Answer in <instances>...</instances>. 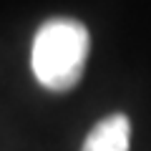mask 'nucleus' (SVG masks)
<instances>
[{"label": "nucleus", "instance_id": "2", "mask_svg": "<svg viewBox=\"0 0 151 151\" xmlns=\"http://www.w3.org/2000/svg\"><path fill=\"white\" fill-rule=\"evenodd\" d=\"M131 124L124 113H111L101 119L86 136L81 151H129Z\"/></svg>", "mask_w": 151, "mask_h": 151}, {"label": "nucleus", "instance_id": "1", "mask_svg": "<svg viewBox=\"0 0 151 151\" xmlns=\"http://www.w3.org/2000/svg\"><path fill=\"white\" fill-rule=\"evenodd\" d=\"M91 35L86 25L70 18H53L38 28L33 38V73L48 91H68L81 81Z\"/></svg>", "mask_w": 151, "mask_h": 151}]
</instances>
